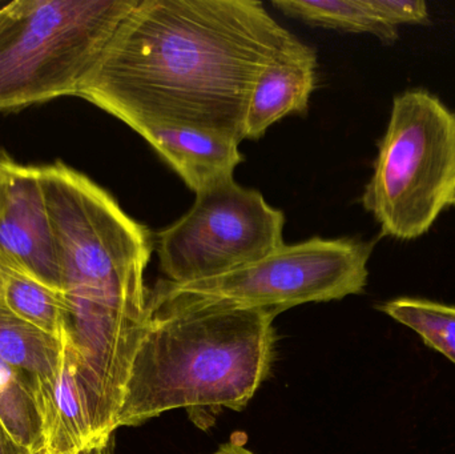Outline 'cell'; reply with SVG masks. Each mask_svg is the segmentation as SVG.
<instances>
[{
  "mask_svg": "<svg viewBox=\"0 0 455 454\" xmlns=\"http://www.w3.org/2000/svg\"><path fill=\"white\" fill-rule=\"evenodd\" d=\"M301 40L256 0H139L77 95L132 128L241 143L265 67Z\"/></svg>",
  "mask_w": 455,
  "mask_h": 454,
  "instance_id": "cell-1",
  "label": "cell"
},
{
  "mask_svg": "<svg viewBox=\"0 0 455 454\" xmlns=\"http://www.w3.org/2000/svg\"><path fill=\"white\" fill-rule=\"evenodd\" d=\"M273 312L194 309L152 315L133 357L117 429L186 410L195 424L223 408L240 412L269 376Z\"/></svg>",
  "mask_w": 455,
  "mask_h": 454,
  "instance_id": "cell-2",
  "label": "cell"
},
{
  "mask_svg": "<svg viewBox=\"0 0 455 454\" xmlns=\"http://www.w3.org/2000/svg\"><path fill=\"white\" fill-rule=\"evenodd\" d=\"M139 0H16L0 7V111L76 96Z\"/></svg>",
  "mask_w": 455,
  "mask_h": 454,
  "instance_id": "cell-3",
  "label": "cell"
},
{
  "mask_svg": "<svg viewBox=\"0 0 455 454\" xmlns=\"http://www.w3.org/2000/svg\"><path fill=\"white\" fill-rule=\"evenodd\" d=\"M455 194V111L416 88L393 100L363 205L384 236L411 242L429 232Z\"/></svg>",
  "mask_w": 455,
  "mask_h": 454,
  "instance_id": "cell-4",
  "label": "cell"
},
{
  "mask_svg": "<svg viewBox=\"0 0 455 454\" xmlns=\"http://www.w3.org/2000/svg\"><path fill=\"white\" fill-rule=\"evenodd\" d=\"M374 243L313 237L212 279L187 284L159 280L151 314L194 309H262L277 316L307 303L360 295L368 284Z\"/></svg>",
  "mask_w": 455,
  "mask_h": 454,
  "instance_id": "cell-5",
  "label": "cell"
},
{
  "mask_svg": "<svg viewBox=\"0 0 455 454\" xmlns=\"http://www.w3.org/2000/svg\"><path fill=\"white\" fill-rule=\"evenodd\" d=\"M58 248L63 292L151 300L146 271L155 236L106 189L61 162L37 167Z\"/></svg>",
  "mask_w": 455,
  "mask_h": 454,
  "instance_id": "cell-6",
  "label": "cell"
},
{
  "mask_svg": "<svg viewBox=\"0 0 455 454\" xmlns=\"http://www.w3.org/2000/svg\"><path fill=\"white\" fill-rule=\"evenodd\" d=\"M285 216L229 178L197 192L194 205L155 235L160 271L173 284L212 279L275 252Z\"/></svg>",
  "mask_w": 455,
  "mask_h": 454,
  "instance_id": "cell-7",
  "label": "cell"
},
{
  "mask_svg": "<svg viewBox=\"0 0 455 454\" xmlns=\"http://www.w3.org/2000/svg\"><path fill=\"white\" fill-rule=\"evenodd\" d=\"M0 266L63 292L39 171L4 155L0 156Z\"/></svg>",
  "mask_w": 455,
  "mask_h": 454,
  "instance_id": "cell-8",
  "label": "cell"
},
{
  "mask_svg": "<svg viewBox=\"0 0 455 454\" xmlns=\"http://www.w3.org/2000/svg\"><path fill=\"white\" fill-rule=\"evenodd\" d=\"M317 64L315 51L301 42L265 67L246 109L245 139L259 140L278 120L307 112L317 87Z\"/></svg>",
  "mask_w": 455,
  "mask_h": 454,
  "instance_id": "cell-9",
  "label": "cell"
},
{
  "mask_svg": "<svg viewBox=\"0 0 455 454\" xmlns=\"http://www.w3.org/2000/svg\"><path fill=\"white\" fill-rule=\"evenodd\" d=\"M197 194L233 178L243 162L240 143L192 128H154L139 133Z\"/></svg>",
  "mask_w": 455,
  "mask_h": 454,
  "instance_id": "cell-10",
  "label": "cell"
},
{
  "mask_svg": "<svg viewBox=\"0 0 455 454\" xmlns=\"http://www.w3.org/2000/svg\"><path fill=\"white\" fill-rule=\"evenodd\" d=\"M34 391L42 416L45 453L93 454L90 418L66 352L59 372L44 380H34Z\"/></svg>",
  "mask_w": 455,
  "mask_h": 454,
  "instance_id": "cell-11",
  "label": "cell"
},
{
  "mask_svg": "<svg viewBox=\"0 0 455 454\" xmlns=\"http://www.w3.org/2000/svg\"><path fill=\"white\" fill-rule=\"evenodd\" d=\"M64 349L60 339L24 322L0 307V359L32 380L52 378L60 370Z\"/></svg>",
  "mask_w": 455,
  "mask_h": 454,
  "instance_id": "cell-12",
  "label": "cell"
},
{
  "mask_svg": "<svg viewBox=\"0 0 455 454\" xmlns=\"http://www.w3.org/2000/svg\"><path fill=\"white\" fill-rule=\"evenodd\" d=\"M272 5L310 26L373 35L385 43L398 39V27L376 15L365 0H273Z\"/></svg>",
  "mask_w": 455,
  "mask_h": 454,
  "instance_id": "cell-13",
  "label": "cell"
},
{
  "mask_svg": "<svg viewBox=\"0 0 455 454\" xmlns=\"http://www.w3.org/2000/svg\"><path fill=\"white\" fill-rule=\"evenodd\" d=\"M0 424L19 448L44 452L42 416L34 380L0 359Z\"/></svg>",
  "mask_w": 455,
  "mask_h": 454,
  "instance_id": "cell-14",
  "label": "cell"
},
{
  "mask_svg": "<svg viewBox=\"0 0 455 454\" xmlns=\"http://www.w3.org/2000/svg\"><path fill=\"white\" fill-rule=\"evenodd\" d=\"M3 304L8 311L39 330L60 339L63 327V292L2 267Z\"/></svg>",
  "mask_w": 455,
  "mask_h": 454,
  "instance_id": "cell-15",
  "label": "cell"
},
{
  "mask_svg": "<svg viewBox=\"0 0 455 454\" xmlns=\"http://www.w3.org/2000/svg\"><path fill=\"white\" fill-rule=\"evenodd\" d=\"M379 311L405 325L455 365V306L419 298L385 301Z\"/></svg>",
  "mask_w": 455,
  "mask_h": 454,
  "instance_id": "cell-16",
  "label": "cell"
},
{
  "mask_svg": "<svg viewBox=\"0 0 455 454\" xmlns=\"http://www.w3.org/2000/svg\"><path fill=\"white\" fill-rule=\"evenodd\" d=\"M371 11L392 26L427 24L429 8L422 0H365Z\"/></svg>",
  "mask_w": 455,
  "mask_h": 454,
  "instance_id": "cell-17",
  "label": "cell"
},
{
  "mask_svg": "<svg viewBox=\"0 0 455 454\" xmlns=\"http://www.w3.org/2000/svg\"><path fill=\"white\" fill-rule=\"evenodd\" d=\"M0 454H28L19 448L0 424Z\"/></svg>",
  "mask_w": 455,
  "mask_h": 454,
  "instance_id": "cell-18",
  "label": "cell"
},
{
  "mask_svg": "<svg viewBox=\"0 0 455 454\" xmlns=\"http://www.w3.org/2000/svg\"><path fill=\"white\" fill-rule=\"evenodd\" d=\"M213 454H254L251 453V450H245L240 442H227V444L221 445L219 448L218 452Z\"/></svg>",
  "mask_w": 455,
  "mask_h": 454,
  "instance_id": "cell-19",
  "label": "cell"
},
{
  "mask_svg": "<svg viewBox=\"0 0 455 454\" xmlns=\"http://www.w3.org/2000/svg\"><path fill=\"white\" fill-rule=\"evenodd\" d=\"M0 307H4V304H3V275H2V266H0Z\"/></svg>",
  "mask_w": 455,
  "mask_h": 454,
  "instance_id": "cell-20",
  "label": "cell"
},
{
  "mask_svg": "<svg viewBox=\"0 0 455 454\" xmlns=\"http://www.w3.org/2000/svg\"><path fill=\"white\" fill-rule=\"evenodd\" d=\"M451 205H455V194L453 199H451Z\"/></svg>",
  "mask_w": 455,
  "mask_h": 454,
  "instance_id": "cell-21",
  "label": "cell"
},
{
  "mask_svg": "<svg viewBox=\"0 0 455 454\" xmlns=\"http://www.w3.org/2000/svg\"><path fill=\"white\" fill-rule=\"evenodd\" d=\"M37 454H47V453H45V450H44V452H40V453H37Z\"/></svg>",
  "mask_w": 455,
  "mask_h": 454,
  "instance_id": "cell-22",
  "label": "cell"
}]
</instances>
